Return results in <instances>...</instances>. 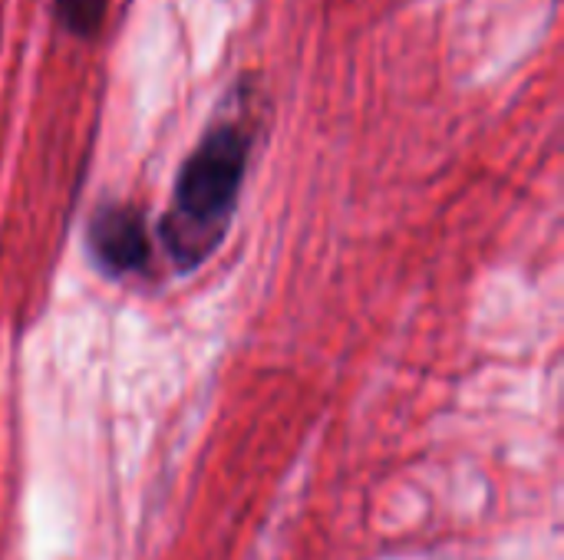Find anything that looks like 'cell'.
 I'll list each match as a JSON object with an SVG mask.
<instances>
[{
  "instance_id": "7a4b0ae2",
  "label": "cell",
  "mask_w": 564,
  "mask_h": 560,
  "mask_svg": "<svg viewBox=\"0 0 564 560\" xmlns=\"http://www.w3.org/2000/svg\"><path fill=\"white\" fill-rule=\"evenodd\" d=\"M86 248L99 271L109 277L142 274L152 261L145 218L132 205H102L86 228Z\"/></svg>"
},
{
  "instance_id": "6da1fadb",
  "label": "cell",
  "mask_w": 564,
  "mask_h": 560,
  "mask_svg": "<svg viewBox=\"0 0 564 560\" xmlns=\"http://www.w3.org/2000/svg\"><path fill=\"white\" fill-rule=\"evenodd\" d=\"M251 139L245 119H218L182 162L159 224L162 248L178 271L198 267L221 244L248 175Z\"/></svg>"
},
{
  "instance_id": "3957f363",
  "label": "cell",
  "mask_w": 564,
  "mask_h": 560,
  "mask_svg": "<svg viewBox=\"0 0 564 560\" xmlns=\"http://www.w3.org/2000/svg\"><path fill=\"white\" fill-rule=\"evenodd\" d=\"M109 0H56V17L73 36H96Z\"/></svg>"
}]
</instances>
